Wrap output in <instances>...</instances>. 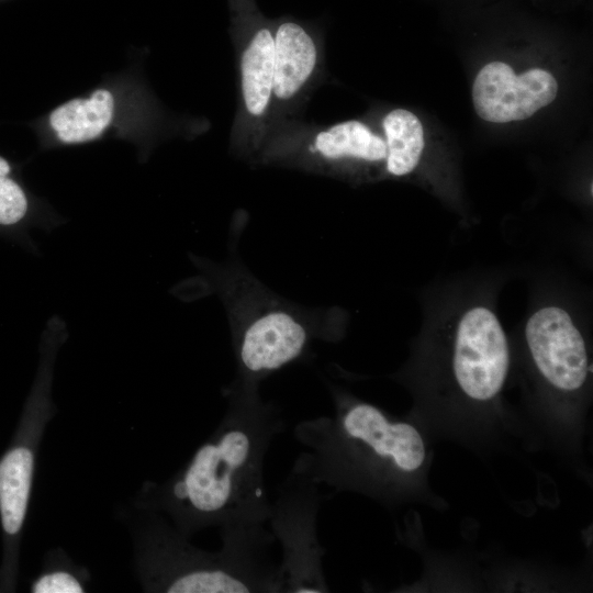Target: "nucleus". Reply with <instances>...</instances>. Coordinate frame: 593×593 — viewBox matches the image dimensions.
<instances>
[{"mask_svg":"<svg viewBox=\"0 0 593 593\" xmlns=\"http://www.w3.org/2000/svg\"><path fill=\"white\" fill-rule=\"evenodd\" d=\"M226 399L217 428L159 490V506L183 536L211 526L221 532L260 528L270 515L264 468L284 428L281 410L260 392L226 391Z\"/></svg>","mask_w":593,"mask_h":593,"instance_id":"nucleus-1","label":"nucleus"},{"mask_svg":"<svg viewBox=\"0 0 593 593\" xmlns=\"http://www.w3.org/2000/svg\"><path fill=\"white\" fill-rule=\"evenodd\" d=\"M332 415L298 423L303 447L291 470L334 491H354L384 502L405 494L426 461L418 428L329 384Z\"/></svg>","mask_w":593,"mask_h":593,"instance_id":"nucleus-2","label":"nucleus"},{"mask_svg":"<svg viewBox=\"0 0 593 593\" xmlns=\"http://www.w3.org/2000/svg\"><path fill=\"white\" fill-rule=\"evenodd\" d=\"M193 262L228 317L236 370L226 391L259 393L265 379L305 355L312 342L333 338L334 332L325 323L328 313L279 296L240 262L215 264L200 257Z\"/></svg>","mask_w":593,"mask_h":593,"instance_id":"nucleus-3","label":"nucleus"},{"mask_svg":"<svg viewBox=\"0 0 593 593\" xmlns=\"http://www.w3.org/2000/svg\"><path fill=\"white\" fill-rule=\"evenodd\" d=\"M219 551L188 544L164 527L152 551L150 585L169 593H282L279 563L271 560L273 535L265 527L221 532Z\"/></svg>","mask_w":593,"mask_h":593,"instance_id":"nucleus-4","label":"nucleus"},{"mask_svg":"<svg viewBox=\"0 0 593 593\" xmlns=\"http://www.w3.org/2000/svg\"><path fill=\"white\" fill-rule=\"evenodd\" d=\"M164 112L135 75H120L71 98L31 122L44 149L107 138L134 144L145 160L163 135Z\"/></svg>","mask_w":593,"mask_h":593,"instance_id":"nucleus-5","label":"nucleus"},{"mask_svg":"<svg viewBox=\"0 0 593 593\" xmlns=\"http://www.w3.org/2000/svg\"><path fill=\"white\" fill-rule=\"evenodd\" d=\"M227 2L239 88L232 145L236 154L253 161L271 131L273 22L255 0Z\"/></svg>","mask_w":593,"mask_h":593,"instance_id":"nucleus-6","label":"nucleus"},{"mask_svg":"<svg viewBox=\"0 0 593 593\" xmlns=\"http://www.w3.org/2000/svg\"><path fill=\"white\" fill-rule=\"evenodd\" d=\"M385 157L384 138L361 121L329 126L287 121L270 132L253 163L343 178L357 167L384 165Z\"/></svg>","mask_w":593,"mask_h":593,"instance_id":"nucleus-7","label":"nucleus"},{"mask_svg":"<svg viewBox=\"0 0 593 593\" xmlns=\"http://www.w3.org/2000/svg\"><path fill=\"white\" fill-rule=\"evenodd\" d=\"M320 486L291 470L271 502L267 523L282 548L279 572L284 593L329 591L323 567L325 549L317 535V514L323 501Z\"/></svg>","mask_w":593,"mask_h":593,"instance_id":"nucleus-8","label":"nucleus"},{"mask_svg":"<svg viewBox=\"0 0 593 593\" xmlns=\"http://www.w3.org/2000/svg\"><path fill=\"white\" fill-rule=\"evenodd\" d=\"M511 365L510 344L495 312L483 304L465 309L455 322L448 371L458 395L472 405L492 403Z\"/></svg>","mask_w":593,"mask_h":593,"instance_id":"nucleus-9","label":"nucleus"},{"mask_svg":"<svg viewBox=\"0 0 593 593\" xmlns=\"http://www.w3.org/2000/svg\"><path fill=\"white\" fill-rule=\"evenodd\" d=\"M532 362L545 384L558 394L579 393L589 377L585 339L571 314L556 304L537 309L525 325Z\"/></svg>","mask_w":593,"mask_h":593,"instance_id":"nucleus-10","label":"nucleus"},{"mask_svg":"<svg viewBox=\"0 0 593 593\" xmlns=\"http://www.w3.org/2000/svg\"><path fill=\"white\" fill-rule=\"evenodd\" d=\"M272 22L275 54L271 131L289 121L305 102L318 82L324 65L323 40L314 24L290 15Z\"/></svg>","mask_w":593,"mask_h":593,"instance_id":"nucleus-11","label":"nucleus"},{"mask_svg":"<svg viewBox=\"0 0 593 593\" xmlns=\"http://www.w3.org/2000/svg\"><path fill=\"white\" fill-rule=\"evenodd\" d=\"M558 92L556 78L547 70L532 68L516 76L502 61H492L478 72L472 86L477 114L484 121L506 123L532 116L550 104Z\"/></svg>","mask_w":593,"mask_h":593,"instance_id":"nucleus-12","label":"nucleus"},{"mask_svg":"<svg viewBox=\"0 0 593 593\" xmlns=\"http://www.w3.org/2000/svg\"><path fill=\"white\" fill-rule=\"evenodd\" d=\"M63 223V216L25 186L18 167L0 155V236L37 251L31 231L51 232Z\"/></svg>","mask_w":593,"mask_h":593,"instance_id":"nucleus-13","label":"nucleus"},{"mask_svg":"<svg viewBox=\"0 0 593 593\" xmlns=\"http://www.w3.org/2000/svg\"><path fill=\"white\" fill-rule=\"evenodd\" d=\"M35 454L31 446L11 448L0 460V517L4 533H20L26 515Z\"/></svg>","mask_w":593,"mask_h":593,"instance_id":"nucleus-14","label":"nucleus"},{"mask_svg":"<svg viewBox=\"0 0 593 593\" xmlns=\"http://www.w3.org/2000/svg\"><path fill=\"white\" fill-rule=\"evenodd\" d=\"M387 157L384 171L400 178L412 174L424 149V132L415 114L405 109H394L382 120Z\"/></svg>","mask_w":593,"mask_h":593,"instance_id":"nucleus-15","label":"nucleus"},{"mask_svg":"<svg viewBox=\"0 0 593 593\" xmlns=\"http://www.w3.org/2000/svg\"><path fill=\"white\" fill-rule=\"evenodd\" d=\"M85 591L81 581L72 573L55 570L42 574L32 585L35 593H81Z\"/></svg>","mask_w":593,"mask_h":593,"instance_id":"nucleus-16","label":"nucleus"}]
</instances>
